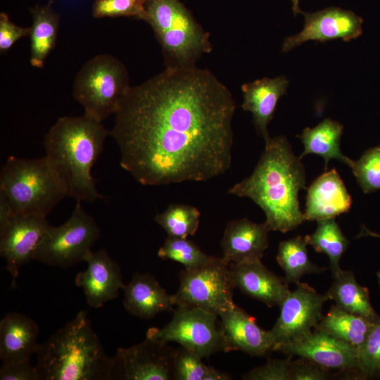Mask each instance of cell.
I'll list each match as a JSON object with an SVG mask.
<instances>
[{"label":"cell","instance_id":"6da1fadb","mask_svg":"<svg viewBox=\"0 0 380 380\" xmlns=\"http://www.w3.org/2000/svg\"><path fill=\"white\" fill-rule=\"evenodd\" d=\"M235 110L209 70L167 66L131 87L114 114L120 165L145 186L217 177L232 165Z\"/></svg>","mask_w":380,"mask_h":380},{"label":"cell","instance_id":"7a4b0ae2","mask_svg":"<svg viewBox=\"0 0 380 380\" xmlns=\"http://www.w3.org/2000/svg\"><path fill=\"white\" fill-rule=\"evenodd\" d=\"M305 183L300 158L286 137L278 136L265 143L252 174L232 186L228 194L252 200L264 212L271 231L286 233L305 220L298 200Z\"/></svg>","mask_w":380,"mask_h":380},{"label":"cell","instance_id":"3957f363","mask_svg":"<svg viewBox=\"0 0 380 380\" xmlns=\"http://www.w3.org/2000/svg\"><path fill=\"white\" fill-rule=\"evenodd\" d=\"M109 134L102 122L84 113L59 118L46 133L45 158L68 196L89 203L103 198L96 189L91 169Z\"/></svg>","mask_w":380,"mask_h":380},{"label":"cell","instance_id":"277c9868","mask_svg":"<svg viewBox=\"0 0 380 380\" xmlns=\"http://www.w3.org/2000/svg\"><path fill=\"white\" fill-rule=\"evenodd\" d=\"M35 354L39 380H110L112 357L86 310L39 343Z\"/></svg>","mask_w":380,"mask_h":380},{"label":"cell","instance_id":"5b68a950","mask_svg":"<svg viewBox=\"0 0 380 380\" xmlns=\"http://www.w3.org/2000/svg\"><path fill=\"white\" fill-rule=\"evenodd\" d=\"M142 20L152 27L167 66H195L212 51L209 34L179 0H145Z\"/></svg>","mask_w":380,"mask_h":380},{"label":"cell","instance_id":"8992f818","mask_svg":"<svg viewBox=\"0 0 380 380\" xmlns=\"http://www.w3.org/2000/svg\"><path fill=\"white\" fill-rule=\"evenodd\" d=\"M0 193L9 201L14 215L45 217L68 196L45 156L37 159L9 156L0 172Z\"/></svg>","mask_w":380,"mask_h":380},{"label":"cell","instance_id":"52a82bcc","mask_svg":"<svg viewBox=\"0 0 380 380\" xmlns=\"http://www.w3.org/2000/svg\"><path fill=\"white\" fill-rule=\"evenodd\" d=\"M130 87L125 65L113 56L103 53L89 59L79 70L72 94L84 114L102 122L115 114Z\"/></svg>","mask_w":380,"mask_h":380},{"label":"cell","instance_id":"ba28073f","mask_svg":"<svg viewBox=\"0 0 380 380\" xmlns=\"http://www.w3.org/2000/svg\"><path fill=\"white\" fill-rule=\"evenodd\" d=\"M76 205L70 217L58 227L50 225L37 249L34 260L44 264L67 268L85 261L99 238L100 229L95 220Z\"/></svg>","mask_w":380,"mask_h":380},{"label":"cell","instance_id":"9c48e42d","mask_svg":"<svg viewBox=\"0 0 380 380\" xmlns=\"http://www.w3.org/2000/svg\"><path fill=\"white\" fill-rule=\"evenodd\" d=\"M229 264L222 257L194 270L184 269L174 294L175 305L198 308L219 315L234 308Z\"/></svg>","mask_w":380,"mask_h":380},{"label":"cell","instance_id":"30bf717a","mask_svg":"<svg viewBox=\"0 0 380 380\" xmlns=\"http://www.w3.org/2000/svg\"><path fill=\"white\" fill-rule=\"evenodd\" d=\"M219 316L198 308L177 306L172 319L163 327L149 328L146 338L175 342L203 357L224 351Z\"/></svg>","mask_w":380,"mask_h":380},{"label":"cell","instance_id":"8fae6325","mask_svg":"<svg viewBox=\"0 0 380 380\" xmlns=\"http://www.w3.org/2000/svg\"><path fill=\"white\" fill-rule=\"evenodd\" d=\"M280 306V314L270 330L274 341V351L289 342L297 340L312 331L322 319V308L329 300L305 283H296Z\"/></svg>","mask_w":380,"mask_h":380},{"label":"cell","instance_id":"7c38bea8","mask_svg":"<svg viewBox=\"0 0 380 380\" xmlns=\"http://www.w3.org/2000/svg\"><path fill=\"white\" fill-rule=\"evenodd\" d=\"M174 353L168 343L148 338L137 345L119 348L112 357L110 380L174 379Z\"/></svg>","mask_w":380,"mask_h":380},{"label":"cell","instance_id":"4fadbf2b","mask_svg":"<svg viewBox=\"0 0 380 380\" xmlns=\"http://www.w3.org/2000/svg\"><path fill=\"white\" fill-rule=\"evenodd\" d=\"M51 224L46 217L37 214L15 215L0 230V255L13 284L20 268L34 260L38 246Z\"/></svg>","mask_w":380,"mask_h":380},{"label":"cell","instance_id":"5bb4252c","mask_svg":"<svg viewBox=\"0 0 380 380\" xmlns=\"http://www.w3.org/2000/svg\"><path fill=\"white\" fill-rule=\"evenodd\" d=\"M304 27L298 34L286 37L282 52L308 41L326 42L341 39L348 42L356 39L362 34L363 20L350 10L330 7L315 13H303Z\"/></svg>","mask_w":380,"mask_h":380},{"label":"cell","instance_id":"9a60e30c","mask_svg":"<svg viewBox=\"0 0 380 380\" xmlns=\"http://www.w3.org/2000/svg\"><path fill=\"white\" fill-rule=\"evenodd\" d=\"M276 351L307 358L328 369L360 373L357 350L318 329H315L297 340L281 345Z\"/></svg>","mask_w":380,"mask_h":380},{"label":"cell","instance_id":"2e32d148","mask_svg":"<svg viewBox=\"0 0 380 380\" xmlns=\"http://www.w3.org/2000/svg\"><path fill=\"white\" fill-rule=\"evenodd\" d=\"M84 262L87 267L76 275L75 284L82 289L90 307L100 308L118 298L123 289L120 267L104 248L91 251Z\"/></svg>","mask_w":380,"mask_h":380},{"label":"cell","instance_id":"e0dca14e","mask_svg":"<svg viewBox=\"0 0 380 380\" xmlns=\"http://www.w3.org/2000/svg\"><path fill=\"white\" fill-rule=\"evenodd\" d=\"M224 352L241 350L252 356H263L274 351L270 331L261 329L253 317L241 308H234L219 315Z\"/></svg>","mask_w":380,"mask_h":380},{"label":"cell","instance_id":"ac0fdd59","mask_svg":"<svg viewBox=\"0 0 380 380\" xmlns=\"http://www.w3.org/2000/svg\"><path fill=\"white\" fill-rule=\"evenodd\" d=\"M229 267L234 289L268 307L279 306L290 292L286 280L268 270L261 260L230 263Z\"/></svg>","mask_w":380,"mask_h":380},{"label":"cell","instance_id":"d6986e66","mask_svg":"<svg viewBox=\"0 0 380 380\" xmlns=\"http://www.w3.org/2000/svg\"><path fill=\"white\" fill-rule=\"evenodd\" d=\"M270 231L265 222L258 224L247 218L229 222L221 241L222 258L229 264L261 260Z\"/></svg>","mask_w":380,"mask_h":380},{"label":"cell","instance_id":"ffe728a7","mask_svg":"<svg viewBox=\"0 0 380 380\" xmlns=\"http://www.w3.org/2000/svg\"><path fill=\"white\" fill-rule=\"evenodd\" d=\"M352 199L339 174L325 172L310 185L306 197L305 220L335 217L349 211Z\"/></svg>","mask_w":380,"mask_h":380},{"label":"cell","instance_id":"44dd1931","mask_svg":"<svg viewBox=\"0 0 380 380\" xmlns=\"http://www.w3.org/2000/svg\"><path fill=\"white\" fill-rule=\"evenodd\" d=\"M289 80L285 76L265 77L242 85L243 110L253 115V122L259 134L267 142V127L273 118L279 99L286 94Z\"/></svg>","mask_w":380,"mask_h":380},{"label":"cell","instance_id":"7402d4cb","mask_svg":"<svg viewBox=\"0 0 380 380\" xmlns=\"http://www.w3.org/2000/svg\"><path fill=\"white\" fill-rule=\"evenodd\" d=\"M123 303L131 315L151 319L158 314L172 311L175 305L174 295H170L151 274L136 273L125 284Z\"/></svg>","mask_w":380,"mask_h":380},{"label":"cell","instance_id":"603a6c76","mask_svg":"<svg viewBox=\"0 0 380 380\" xmlns=\"http://www.w3.org/2000/svg\"><path fill=\"white\" fill-rule=\"evenodd\" d=\"M39 327L30 317L14 312L0 322V359L2 363L30 360L39 343Z\"/></svg>","mask_w":380,"mask_h":380},{"label":"cell","instance_id":"cb8c5ba5","mask_svg":"<svg viewBox=\"0 0 380 380\" xmlns=\"http://www.w3.org/2000/svg\"><path fill=\"white\" fill-rule=\"evenodd\" d=\"M343 126L340 122L327 118L313 128L306 127L298 137L304 149L300 158L308 154H316L322 157L325 170L331 159H336L350 166L353 160L345 156L341 150V138Z\"/></svg>","mask_w":380,"mask_h":380},{"label":"cell","instance_id":"d4e9b609","mask_svg":"<svg viewBox=\"0 0 380 380\" xmlns=\"http://www.w3.org/2000/svg\"><path fill=\"white\" fill-rule=\"evenodd\" d=\"M49 2L46 6H36L30 12L32 24L30 27V58L32 66L42 68L44 62L53 49L59 28V15Z\"/></svg>","mask_w":380,"mask_h":380},{"label":"cell","instance_id":"484cf974","mask_svg":"<svg viewBox=\"0 0 380 380\" xmlns=\"http://www.w3.org/2000/svg\"><path fill=\"white\" fill-rule=\"evenodd\" d=\"M334 281L326 293L329 300L342 309L371 321H376L380 316L371 304L369 291L356 281L350 271L341 270L334 277Z\"/></svg>","mask_w":380,"mask_h":380},{"label":"cell","instance_id":"4316f807","mask_svg":"<svg viewBox=\"0 0 380 380\" xmlns=\"http://www.w3.org/2000/svg\"><path fill=\"white\" fill-rule=\"evenodd\" d=\"M374 323L335 305L322 316L315 329L346 342L359 351Z\"/></svg>","mask_w":380,"mask_h":380},{"label":"cell","instance_id":"83f0119b","mask_svg":"<svg viewBox=\"0 0 380 380\" xmlns=\"http://www.w3.org/2000/svg\"><path fill=\"white\" fill-rule=\"evenodd\" d=\"M315 231L305 236L308 245L317 253L326 254L330 262L332 277L341 270L340 260L346 251L349 241L342 232L335 217L317 220Z\"/></svg>","mask_w":380,"mask_h":380},{"label":"cell","instance_id":"f1b7e54d","mask_svg":"<svg viewBox=\"0 0 380 380\" xmlns=\"http://www.w3.org/2000/svg\"><path fill=\"white\" fill-rule=\"evenodd\" d=\"M307 245L305 237L301 236L283 241L279 245L277 260L284 271V279L288 284H296L305 274L319 273L324 270L310 261Z\"/></svg>","mask_w":380,"mask_h":380},{"label":"cell","instance_id":"f546056e","mask_svg":"<svg viewBox=\"0 0 380 380\" xmlns=\"http://www.w3.org/2000/svg\"><path fill=\"white\" fill-rule=\"evenodd\" d=\"M201 213L192 205L171 204L161 213L157 214L155 222L167 233V236L187 238L198 230Z\"/></svg>","mask_w":380,"mask_h":380},{"label":"cell","instance_id":"4dcf8cb0","mask_svg":"<svg viewBox=\"0 0 380 380\" xmlns=\"http://www.w3.org/2000/svg\"><path fill=\"white\" fill-rule=\"evenodd\" d=\"M195 352L180 346L174 353L173 376L175 380H229L230 376L205 365Z\"/></svg>","mask_w":380,"mask_h":380},{"label":"cell","instance_id":"1f68e13d","mask_svg":"<svg viewBox=\"0 0 380 380\" xmlns=\"http://www.w3.org/2000/svg\"><path fill=\"white\" fill-rule=\"evenodd\" d=\"M159 258L171 260L184 266L186 270H194L209 263L215 257L202 251L187 238L167 236L158 251Z\"/></svg>","mask_w":380,"mask_h":380},{"label":"cell","instance_id":"d6a6232c","mask_svg":"<svg viewBox=\"0 0 380 380\" xmlns=\"http://www.w3.org/2000/svg\"><path fill=\"white\" fill-rule=\"evenodd\" d=\"M350 167L365 194L380 189V144L365 151Z\"/></svg>","mask_w":380,"mask_h":380},{"label":"cell","instance_id":"836d02e7","mask_svg":"<svg viewBox=\"0 0 380 380\" xmlns=\"http://www.w3.org/2000/svg\"><path fill=\"white\" fill-rule=\"evenodd\" d=\"M360 373L366 376L380 375V317L374 322L358 351Z\"/></svg>","mask_w":380,"mask_h":380},{"label":"cell","instance_id":"e575fe53","mask_svg":"<svg viewBox=\"0 0 380 380\" xmlns=\"http://www.w3.org/2000/svg\"><path fill=\"white\" fill-rule=\"evenodd\" d=\"M145 0H95L92 6L94 18L134 17L142 20Z\"/></svg>","mask_w":380,"mask_h":380},{"label":"cell","instance_id":"d590c367","mask_svg":"<svg viewBox=\"0 0 380 380\" xmlns=\"http://www.w3.org/2000/svg\"><path fill=\"white\" fill-rule=\"evenodd\" d=\"M292 355L285 359L269 360L263 365L246 373L245 380H291Z\"/></svg>","mask_w":380,"mask_h":380},{"label":"cell","instance_id":"8d00e7d4","mask_svg":"<svg viewBox=\"0 0 380 380\" xmlns=\"http://www.w3.org/2000/svg\"><path fill=\"white\" fill-rule=\"evenodd\" d=\"M329 377L328 369L307 358L300 357L291 362V380H324Z\"/></svg>","mask_w":380,"mask_h":380},{"label":"cell","instance_id":"74e56055","mask_svg":"<svg viewBox=\"0 0 380 380\" xmlns=\"http://www.w3.org/2000/svg\"><path fill=\"white\" fill-rule=\"evenodd\" d=\"M30 27L18 26L11 21L8 15L2 12L0 14V52L9 50L20 39L27 37Z\"/></svg>","mask_w":380,"mask_h":380},{"label":"cell","instance_id":"f35d334b","mask_svg":"<svg viewBox=\"0 0 380 380\" xmlns=\"http://www.w3.org/2000/svg\"><path fill=\"white\" fill-rule=\"evenodd\" d=\"M1 380H39L36 366L30 360L2 363L0 369Z\"/></svg>","mask_w":380,"mask_h":380},{"label":"cell","instance_id":"ab89813d","mask_svg":"<svg viewBox=\"0 0 380 380\" xmlns=\"http://www.w3.org/2000/svg\"><path fill=\"white\" fill-rule=\"evenodd\" d=\"M14 215L9 201L3 194L0 193V230L6 226Z\"/></svg>","mask_w":380,"mask_h":380},{"label":"cell","instance_id":"60d3db41","mask_svg":"<svg viewBox=\"0 0 380 380\" xmlns=\"http://www.w3.org/2000/svg\"><path fill=\"white\" fill-rule=\"evenodd\" d=\"M372 236L380 239V233H376L369 229L366 226L362 225L360 233L357 237Z\"/></svg>","mask_w":380,"mask_h":380},{"label":"cell","instance_id":"b9f144b4","mask_svg":"<svg viewBox=\"0 0 380 380\" xmlns=\"http://www.w3.org/2000/svg\"><path fill=\"white\" fill-rule=\"evenodd\" d=\"M292 2V9L294 15H297L300 13H302V11L299 8V0H291Z\"/></svg>","mask_w":380,"mask_h":380},{"label":"cell","instance_id":"7bdbcfd3","mask_svg":"<svg viewBox=\"0 0 380 380\" xmlns=\"http://www.w3.org/2000/svg\"><path fill=\"white\" fill-rule=\"evenodd\" d=\"M377 279H378V283L380 286V272H377L376 273Z\"/></svg>","mask_w":380,"mask_h":380},{"label":"cell","instance_id":"ee69618b","mask_svg":"<svg viewBox=\"0 0 380 380\" xmlns=\"http://www.w3.org/2000/svg\"><path fill=\"white\" fill-rule=\"evenodd\" d=\"M53 1V0H50V2L52 3Z\"/></svg>","mask_w":380,"mask_h":380}]
</instances>
